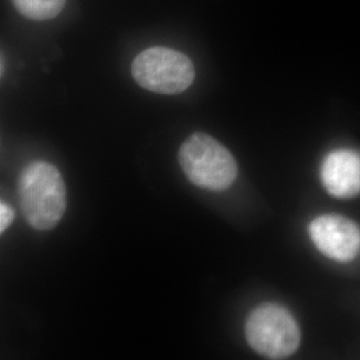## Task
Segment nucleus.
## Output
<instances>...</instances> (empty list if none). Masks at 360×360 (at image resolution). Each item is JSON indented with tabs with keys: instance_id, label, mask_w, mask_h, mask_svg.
Wrapping results in <instances>:
<instances>
[{
	"instance_id": "obj_6",
	"label": "nucleus",
	"mask_w": 360,
	"mask_h": 360,
	"mask_svg": "<svg viewBox=\"0 0 360 360\" xmlns=\"http://www.w3.org/2000/svg\"><path fill=\"white\" fill-rule=\"evenodd\" d=\"M324 188L336 198L360 193V154L352 150H335L327 155L321 168Z\"/></svg>"
},
{
	"instance_id": "obj_7",
	"label": "nucleus",
	"mask_w": 360,
	"mask_h": 360,
	"mask_svg": "<svg viewBox=\"0 0 360 360\" xmlns=\"http://www.w3.org/2000/svg\"><path fill=\"white\" fill-rule=\"evenodd\" d=\"M15 8L27 19L50 20L63 11L65 0H13Z\"/></svg>"
},
{
	"instance_id": "obj_8",
	"label": "nucleus",
	"mask_w": 360,
	"mask_h": 360,
	"mask_svg": "<svg viewBox=\"0 0 360 360\" xmlns=\"http://www.w3.org/2000/svg\"><path fill=\"white\" fill-rule=\"evenodd\" d=\"M13 219H15V212L13 208L1 202L0 205V232L1 233L11 226Z\"/></svg>"
},
{
	"instance_id": "obj_4",
	"label": "nucleus",
	"mask_w": 360,
	"mask_h": 360,
	"mask_svg": "<svg viewBox=\"0 0 360 360\" xmlns=\"http://www.w3.org/2000/svg\"><path fill=\"white\" fill-rule=\"evenodd\" d=\"M132 77L144 90L175 95L187 90L195 79L191 59L168 47H151L132 63Z\"/></svg>"
},
{
	"instance_id": "obj_5",
	"label": "nucleus",
	"mask_w": 360,
	"mask_h": 360,
	"mask_svg": "<svg viewBox=\"0 0 360 360\" xmlns=\"http://www.w3.org/2000/svg\"><path fill=\"white\" fill-rule=\"evenodd\" d=\"M309 236L323 255L349 262L359 255L360 227L340 215H323L309 224Z\"/></svg>"
},
{
	"instance_id": "obj_2",
	"label": "nucleus",
	"mask_w": 360,
	"mask_h": 360,
	"mask_svg": "<svg viewBox=\"0 0 360 360\" xmlns=\"http://www.w3.org/2000/svg\"><path fill=\"white\" fill-rule=\"evenodd\" d=\"M178 159L187 179L210 191L218 193L230 188L238 175V166L231 153L203 132H195L184 141Z\"/></svg>"
},
{
	"instance_id": "obj_1",
	"label": "nucleus",
	"mask_w": 360,
	"mask_h": 360,
	"mask_svg": "<svg viewBox=\"0 0 360 360\" xmlns=\"http://www.w3.org/2000/svg\"><path fill=\"white\" fill-rule=\"evenodd\" d=\"M18 193L27 223L39 231L52 230L63 218L67 207L65 180L47 162H32L19 176Z\"/></svg>"
},
{
	"instance_id": "obj_3",
	"label": "nucleus",
	"mask_w": 360,
	"mask_h": 360,
	"mask_svg": "<svg viewBox=\"0 0 360 360\" xmlns=\"http://www.w3.org/2000/svg\"><path fill=\"white\" fill-rule=\"evenodd\" d=\"M245 338L259 355L285 359L299 347L300 330L288 309L275 303H264L250 314Z\"/></svg>"
}]
</instances>
